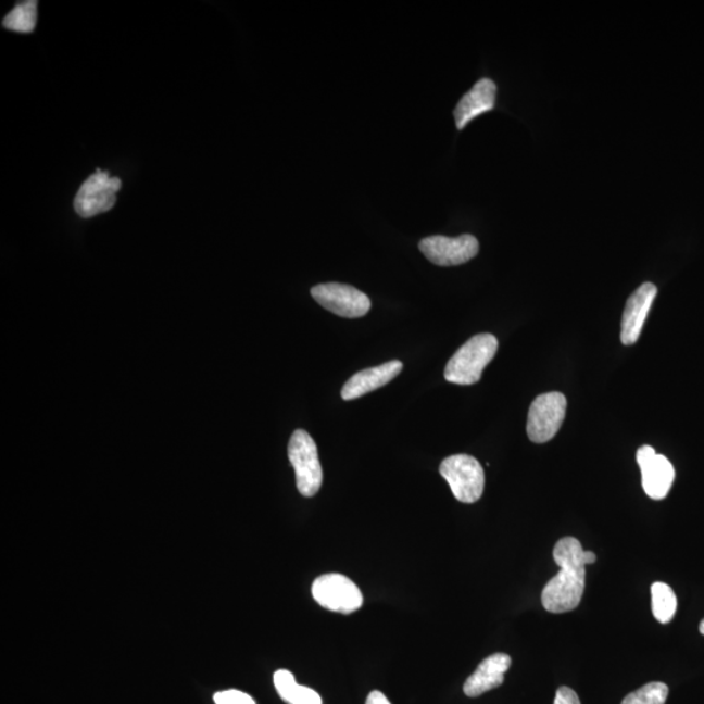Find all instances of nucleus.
Here are the masks:
<instances>
[{
  "label": "nucleus",
  "mask_w": 704,
  "mask_h": 704,
  "mask_svg": "<svg viewBox=\"0 0 704 704\" xmlns=\"http://www.w3.org/2000/svg\"><path fill=\"white\" fill-rule=\"evenodd\" d=\"M637 462L641 468L645 494L652 500L667 498L676 475L667 456L656 454L654 448L644 445L638 449Z\"/></svg>",
  "instance_id": "10"
},
{
  "label": "nucleus",
  "mask_w": 704,
  "mask_h": 704,
  "mask_svg": "<svg viewBox=\"0 0 704 704\" xmlns=\"http://www.w3.org/2000/svg\"><path fill=\"white\" fill-rule=\"evenodd\" d=\"M700 631H701L702 634L704 636V619H703V621H702L701 625H700Z\"/></svg>",
  "instance_id": "23"
},
{
  "label": "nucleus",
  "mask_w": 704,
  "mask_h": 704,
  "mask_svg": "<svg viewBox=\"0 0 704 704\" xmlns=\"http://www.w3.org/2000/svg\"><path fill=\"white\" fill-rule=\"evenodd\" d=\"M419 248L430 263L439 266H456L467 263L479 252V241L473 235L465 234L458 238L435 235L423 239Z\"/></svg>",
  "instance_id": "9"
},
{
  "label": "nucleus",
  "mask_w": 704,
  "mask_h": 704,
  "mask_svg": "<svg viewBox=\"0 0 704 704\" xmlns=\"http://www.w3.org/2000/svg\"><path fill=\"white\" fill-rule=\"evenodd\" d=\"M440 474L454 498L465 504L479 501L485 492L486 475L478 460L467 454L450 455L441 462Z\"/></svg>",
  "instance_id": "3"
},
{
  "label": "nucleus",
  "mask_w": 704,
  "mask_h": 704,
  "mask_svg": "<svg viewBox=\"0 0 704 704\" xmlns=\"http://www.w3.org/2000/svg\"><path fill=\"white\" fill-rule=\"evenodd\" d=\"M213 700L215 704H256L251 695L234 689L215 693Z\"/></svg>",
  "instance_id": "19"
},
{
  "label": "nucleus",
  "mask_w": 704,
  "mask_h": 704,
  "mask_svg": "<svg viewBox=\"0 0 704 704\" xmlns=\"http://www.w3.org/2000/svg\"><path fill=\"white\" fill-rule=\"evenodd\" d=\"M274 687L287 704H323L315 690L298 684L290 670L280 669L274 674Z\"/></svg>",
  "instance_id": "15"
},
{
  "label": "nucleus",
  "mask_w": 704,
  "mask_h": 704,
  "mask_svg": "<svg viewBox=\"0 0 704 704\" xmlns=\"http://www.w3.org/2000/svg\"><path fill=\"white\" fill-rule=\"evenodd\" d=\"M512 658L506 654H493L479 664L474 674L469 676L463 691L469 697L480 696L487 691L501 687L505 674L511 668Z\"/></svg>",
  "instance_id": "12"
},
{
  "label": "nucleus",
  "mask_w": 704,
  "mask_h": 704,
  "mask_svg": "<svg viewBox=\"0 0 704 704\" xmlns=\"http://www.w3.org/2000/svg\"><path fill=\"white\" fill-rule=\"evenodd\" d=\"M566 398L558 391L535 398L528 411L527 436L535 443L551 441L563 426Z\"/></svg>",
  "instance_id": "6"
},
{
  "label": "nucleus",
  "mask_w": 704,
  "mask_h": 704,
  "mask_svg": "<svg viewBox=\"0 0 704 704\" xmlns=\"http://www.w3.org/2000/svg\"><path fill=\"white\" fill-rule=\"evenodd\" d=\"M553 558L560 571L545 584L541 603L551 613L570 612L580 604L584 592V551L576 538H564L554 546Z\"/></svg>",
  "instance_id": "1"
},
{
  "label": "nucleus",
  "mask_w": 704,
  "mask_h": 704,
  "mask_svg": "<svg viewBox=\"0 0 704 704\" xmlns=\"http://www.w3.org/2000/svg\"><path fill=\"white\" fill-rule=\"evenodd\" d=\"M498 349V338L489 332L469 338L450 359L443 376L447 381L456 385L478 382L482 370L492 362Z\"/></svg>",
  "instance_id": "2"
},
{
  "label": "nucleus",
  "mask_w": 704,
  "mask_h": 704,
  "mask_svg": "<svg viewBox=\"0 0 704 704\" xmlns=\"http://www.w3.org/2000/svg\"><path fill=\"white\" fill-rule=\"evenodd\" d=\"M122 188V180L110 176L108 172L97 169L83 183L75 198V211L83 218L109 212L116 201V193Z\"/></svg>",
  "instance_id": "7"
},
{
  "label": "nucleus",
  "mask_w": 704,
  "mask_h": 704,
  "mask_svg": "<svg viewBox=\"0 0 704 704\" xmlns=\"http://www.w3.org/2000/svg\"><path fill=\"white\" fill-rule=\"evenodd\" d=\"M656 296L657 287L648 282L639 287L629 298L625 305L621 323V342L625 345L637 343Z\"/></svg>",
  "instance_id": "11"
},
{
  "label": "nucleus",
  "mask_w": 704,
  "mask_h": 704,
  "mask_svg": "<svg viewBox=\"0 0 704 704\" xmlns=\"http://www.w3.org/2000/svg\"><path fill=\"white\" fill-rule=\"evenodd\" d=\"M403 364L400 361H391L378 367L363 369L352 376L345 382L342 389L344 401L356 400L359 397L370 393V391L380 389L389 384L393 378L401 374Z\"/></svg>",
  "instance_id": "13"
},
{
  "label": "nucleus",
  "mask_w": 704,
  "mask_h": 704,
  "mask_svg": "<svg viewBox=\"0 0 704 704\" xmlns=\"http://www.w3.org/2000/svg\"><path fill=\"white\" fill-rule=\"evenodd\" d=\"M289 460L296 469L298 491L304 498H313L323 486V468L316 442L305 430L298 429L292 433Z\"/></svg>",
  "instance_id": "4"
},
{
  "label": "nucleus",
  "mask_w": 704,
  "mask_h": 704,
  "mask_svg": "<svg viewBox=\"0 0 704 704\" xmlns=\"http://www.w3.org/2000/svg\"><path fill=\"white\" fill-rule=\"evenodd\" d=\"M312 596L323 608L350 615L362 608L363 593L342 574L330 573L318 577L312 584Z\"/></svg>",
  "instance_id": "5"
},
{
  "label": "nucleus",
  "mask_w": 704,
  "mask_h": 704,
  "mask_svg": "<svg viewBox=\"0 0 704 704\" xmlns=\"http://www.w3.org/2000/svg\"><path fill=\"white\" fill-rule=\"evenodd\" d=\"M652 613L658 623L668 624L677 611V598L667 583L656 582L651 586Z\"/></svg>",
  "instance_id": "16"
},
{
  "label": "nucleus",
  "mask_w": 704,
  "mask_h": 704,
  "mask_svg": "<svg viewBox=\"0 0 704 704\" xmlns=\"http://www.w3.org/2000/svg\"><path fill=\"white\" fill-rule=\"evenodd\" d=\"M37 5L38 3L35 0L17 3L15 9L4 17V28L20 33L35 30L37 24Z\"/></svg>",
  "instance_id": "17"
},
{
  "label": "nucleus",
  "mask_w": 704,
  "mask_h": 704,
  "mask_svg": "<svg viewBox=\"0 0 704 704\" xmlns=\"http://www.w3.org/2000/svg\"><path fill=\"white\" fill-rule=\"evenodd\" d=\"M311 293L325 310L344 318L363 317L370 310L369 298L350 285H317L313 287Z\"/></svg>",
  "instance_id": "8"
},
{
  "label": "nucleus",
  "mask_w": 704,
  "mask_h": 704,
  "mask_svg": "<svg viewBox=\"0 0 704 704\" xmlns=\"http://www.w3.org/2000/svg\"><path fill=\"white\" fill-rule=\"evenodd\" d=\"M498 88L489 78H481L472 90L462 97V100L454 110L456 128H465L467 124L481 114L493 110Z\"/></svg>",
  "instance_id": "14"
},
{
  "label": "nucleus",
  "mask_w": 704,
  "mask_h": 704,
  "mask_svg": "<svg viewBox=\"0 0 704 704\" xmlns=\"http://www.w3.org/2000/svg\"><path fill=\"white\" fill-rule=\"evenodd\" d=\"M365 704H391L387 696H385L381 691L375 690L368 695Z\"/></svg>",
  "instance_id": "21"
},
{
  "label": "nucleus",
  "mask_w": 704,
  "mask_h": 704,
  "mask_svg": "<svg viewBox=\"0 0 704 704\" xmlns=\"http://www.w3.org/2000/svg\"><path fill=\"white\" fill-rule=\"evenodd\" d=\"M596 554L591 551H584V563L586 565H591L595 563Z\"/></svg>",
  "instance_id": "22"
},
{
  "label": "nucleus",
  "mask_w": 704,
  "mask_h": 704,
  "mask_svg": "<svg viewBox=\"0 0 704 704\" xmlns=\"http://www.w3.org/2000/svg\"><path fill=\"white\" fill-rule=\"evenodd\" d=\"M669 688L663 682H650L624 697L621 704H665Z\"/></svg>",
  "instance_id": "18"
},
{
  "label": "nucleus",
  "mask_w": 704,
  "mask_h": 704,
  "mask_svg": "<svg viewBox=\"0 0 704 704\" xmlns=\"http://www.w3.org/2000/svg\"><path fill=\"white\" fill-rule=\"evenodd\" d=\"M554 704H580V701L576 691L567 687H561L557 690L556 697H554Z\"/></svg>",
  "instance_id": "20"
}]
</instances>
